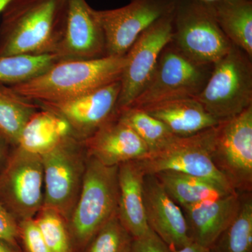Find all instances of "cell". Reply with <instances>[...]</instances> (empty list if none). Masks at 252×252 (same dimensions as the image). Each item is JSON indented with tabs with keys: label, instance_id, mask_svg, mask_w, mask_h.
<instances>
[{
	"label": "cell",
	"instance_id": "obj_1",
	"mask_svg": "<svg viewBox=\"0 0 252 252\" xmlns=\"http://www.w3.org/2000/svg\"><path fill=\"white\" fill-rule=\"evenodd\" d=\"M68 0H11L0 23V56L54 54L64 31Z\"/></svg>",
	"mask_w": 252,
	"mask_h": 252
},
{
	"label": "cell",
	"instance_id": "obj_2",
	"mask_svg": "<svg viewBox=\"0 0 252 252\" xmlns=\"http://www.w3.org/2000/svg\"><path fill=\"white\" fill-rule=\"evenodd\" d=\"M126 63V55L58 61L34 79L10 86L36 103L61 102L120 81Z\"/></svg>",
	"mask_w": 252,
	"mask_h": 252
},
{
	"label": "cell",
	"instance_id": "obj_3",
	"mask_svg": "<svg viewBox=\"0 0 252 252\" xmlns=\"http://www.w3.org/2000/svg\"><path fill=\"white\" fill-rule=\"evenodd\" d=\"M118 199V166H105L88 158L80 193L67 222L74 252L84 251L95 233L117 213Z\"/></svg>",
	"mask_w": 252,
	"mask_h": 252
},
{
	"label": "cell",
	"instance_id": "obj_4",
	"mask_svg": "<svg viewBox=\"0 0 252 252\" xmlns=\"http://www.w3.org/2000/svg\"><path fill=\"white\" fill-rule=\"evenodd\" d=\"M220 122L252 106V59L233 45L213 64L203 90L193 97Z\"/></svg>",
	"mask_w": 252,
	"mask_h": 252
},
{
	"label": "cell",
	"instance_id": "obj_5",
	"mask_svg": "<svg viewBox=\"0 0 252 252\" xmlns=\"http://www.w3.org/2000/svg\"><path fill=\"white\" fill-rule=\"evenodd\" d=\"M212 69L213 64L194 61L170 41L160 53L148 84L127 107L196 97L207 84Z\"/></svg>",
	"mask_w": 252,
	"mask_h": 252
},
{
	"label": "cell",
	"instance_id": "obj_6",
	"mask_svg": "<svg viewBox=\"0 0 252 252\" xmlns=\"http://www.w3.org/2000/svg\"><path fill=\"white\" fill-rule=\"evenodd\" d=\"M44 170V205L69 220L79 198L88 155L84 140L67 136L41 156Z\"/></svg>",
	"mask_w": 252,
	"mask_h": 252
},
{
	"label": "cell",
	"instance_id": "obj_7",
	"mask_svg": "<svg viewBox=\"0 0 252 252\" xmlns=\"http://www.w3.org/2000/svg\"><path fill=\"white\" fill-rule=\"evenodd\" d=\"M215 127L188 137L175 136L141 160H135L145 175L177 172L213 181L230 191V187L212 162L210 149Z\"/></svg>",
	"mask_w": 252,
	"mask_h": 252
},
{
	"label": "cell",
	"instance_id": "obj_8",
	"mask_svg": "<svg viewBox=\"0 0 252 252\" xmlns=\"http://www.w3.org/2000/svg\"><path fill=\"white\" fill-rule=\"evenodd\" d=\"M172 42L198 62L214 64L233 47L207 3L189 0L175 3Z\"/></svg>",
	"mask_w": 252,
	"mask_h": 252
},
{
	"label": "cell",
	"instance_id": "obj_9",
	"mask_svg": "<svg viewBox=\"0 0 252 252\" xmlns=\"http://www.w3.org/2000/svg\"><path fill=\"white\" fill-rule=\"evenodd\" d=\"M0 204L18 223L34 218L44 205L41 156L13 147L0 172Z\"/></svg>",
	"mask_w": 252,
	"mask_h": 252
},
{
	"label": "cell",
	"instance_id": "obj_10",
	"mask_svg": "<svg viewBox=\"0 0 252 252\" xmlns=\"http://www.w3.org/2000/svg\"><path fill=\"white\" fill-rule=\"evenodd\" d=\"M210 156L233 190L252 192V106L215 126Z\"/></svg>",
	"mask_w": 252,
	"mask_h": 252
},
{
	"label": "cell",
	"instance_id": "obj_11",
	"mask_svg": "<svg viewBox=\"0 0 252 252\" xmlns=\"http://www.w3.org/2000/svg\"><path fill=\"white\" fill-rule=\"evenodd\" d=\"M173 17L174 10L157 20L138 36L126 54L117 111L129 107L148 84L160 53L172 41Z\"/></svg>",
	"mask_w": 252,
	"mask_h": 252
},
{
	"label": "cell",
	"instance_id": "obj_12",
	"mask_svg": "<svg viewBox=\"0 0 252 252\" xmlns=\"http://www.w3.org/2000/svg\"><path fill=\"white\" fill-rule=\"evenodd\" d=\"M175 6L172 0H131L119 9H94L104 32L107 56H125L146 29Z\"/></svg>",
	"mask_w": 252,
	"mask_h": 252
},
{
	"label": "cell",
	"instance_id": "obj_13",
	"mask_svg": "<svg viewBox=\"0 0 252 252\" xmlns=\"http://www.w3.org/2000/svg\"><path fill=\"white\" fill-rule=\"evenodd\" d=\"M120 91L118 81L74 98L36 104L62 118L73 135L85 140L116 115Z\"/></svg>",
	"mask_w": 252,
	"mask_h": 252
},
{
	"label": "cell",
	"instance_id": "obj_14",
	"mask_svg": "<svg viewBox=\"0 0 252 252\" xmlns=\"http://www.w3.org/2000/svg\"><path fill=\"white\" fill-rule=\"evenodd\" d=\"M54 54L58 61L107 56L104 32L86 0H68L64 31Z\"/></svg>",
	"mask_w": 252,
	"mask_h": 252
},
{
	"label": "cell",
	"instance_id": "obj_15",
	"mask_svg": "<svg viewBox=\"0 0 252 252\" xmlns=\"http://www.w3.org/2000/svg\"><path fill=\"white\" fill-rule=\"evenodd\" d=\"M146 219L149 228L170 248H180L192 242L185 214L154 175L144 177Z\"/></svg>",
	"mask_w": 252,
	"mask_h": 252
},
{
	"label": "cell",
	"instance_id": "obj_16",
	"mask_svg": "<svg viewBox=\"0 0 252 252\" xmlns=\"http://www.w3.org/2000/svg\"><path fill=\"white\" fill-rule=\"evenodd\" d=\"M88 157L105 166H119L147 157L149 149L135 131L116 115L84 140Z\"/></svg>",
	"mask_w": 252,
	"mask_h": 252
},
{
	"label": "cell",
	"instance_id": "obj_17",
	"mask_svg": "<svg viewBox=\"0 0 252 252\" xmlns=\"http://www.w3.org/2000/svg\"><path fill=\"white\" fill-rule=\"evenodd\" d=\"M241 194L235 191L221 198L182 208L192 241L211 248L238 214Z\"/></svg>",
	"mask_w": 252,
	"mask_h": 252
},
{
	"label": "cell",
	"instance_id": "obj_18",
	"mask_svg": "<svg viewBox=\"0 0 252 252\" xmlns=\"http://www.w3.org/2000/svg\"><path fill=\"white\" fill-rule=\"evenodd\" d=\"M144 177L136 161L124 162L118 166V217L133 238L152 231L144 210Z\"/></svg>",
	"mask_w": 252,
	"mask_h": 252
},
{
	"label": "cell",
	"instance_id": "obj_19",
	"mask_svg": "<svg viewBox=\"0 0 252 252\" xmlns=\"http://www.w3.org/2000/svg\"><path fill=\"white\" fill-rule=\"evenodd\" d=\"M139 108L163 123L178 137L195 135L220 122L193 97L170 99Z\"/></svg>",
	"mask_w": 252,
	"mask_h": 252
},
{
	"label": "cell",
	"instance_id": "obj_20",
	"mask_svg": "<svg viewBox=\"0 0 252 252\" xmlns=\"http://www.w3.org/2000/svg\"><path fill=\"white\" fill-rule=\"evenodd\" d=\"M71 135L70 127L64 119L51 111L40 108L26 123L17 146L41 156Z\"/></svg>",
	"mask_w": 252,
	"mask_h": 252
},
{
	"label": "cell",
	"instance_id": "obj_21",
	"mask_svg": "<svg viewBox=\"0 0 252 252\" xmlns=\"http://www.w3.org/2000/svg\"><path fill=\"white\" fill-rule=\"evenodd\" d=\"M172 200L184 208L221 198L230 191L213 181L177 172H161L154 175Z\"/></svg>",
	"mask_w": 252,
	"mask_h": 252
},
{
	"label": "cell",
	"instance_id": "obj_22",
	"mask_svg": "<svg viewBox=\"0 0 252 252\" xmlns=\"http://www.w3.org/2000/svg\"><path fill=\"white\" fill-rule=\"evenodd\" d=\"M210 5L230 42L252 59V0H220Z\"/></svg>",
	"mask_w": 252,
	"mask_h": 252
},
{
	"label": "cell",
	"instance_id": "obj_23",
	"mask_svg": "<svg viewBox=\"0 0 252 252\" xmlns=\"http://www.w3.org/2000/svg\"><path fill=\"white\" fill-rule=\"evenodd\" d=\"M40 107L10 86L0 83V132L13 147L18 145L23 128Z\"/></svg>",
	"mask_w": 252,
	"mask_h": 252
},
{
	"label": "cell",
	"instance_id": "obj_24",
	"mask_svg": "<svg viewBox=\"0 0 252 252\" xmlns=\"http://www.w3.org/2000/svg\"><path fill=\"white\" fill-rule=\"evenodd\" d=\"M210 251L252 252V192L242 193L238 214Z\"/></svg>",
	"mask_w": 252,
	"mask_h": 252
},
{
	"label": "cell",
	"instance_id": "obj_25",
	"mask_svg": "<svg viewBox=\"0 0 252 252\" xmlns=\"http://www.w3.org/2000/svg\"><path fill=\"white\" fill-rule=\"evenodd\" d=\"M58 62L54 54L0 56V83L14 86L31 80Z\"/></svg>",
	"mask_w": 252,
	"mask_h": 252
},
{
	"label": "cell",
	"instance_id": "obj_26",
	"mask_svg": "<svg viewBox=\"0 0 252 252\" xmlns=\"http://www.w3.org/2000/svg\"><path fill=\"white\" fill-rule=\"evenodd\" d=\"M117 114L143 140L149 152L161 147L175 136L163 123L143 109L127 107L118 110Z\"/></svg>",
	"mask_w": 252,
	"mask_h": 252
},
{
	"label": "cell",
	"instance_id": "obj_27",
	"mask_svg": "<svg viewBox=\"0 0 252 252\" xmlns=\"http://www.w3.org/2000/svg\"><path fill=\"white\" fill-rule=\"evenodd\" d=\"M51 252H74L67 222L51 207L43 206L34 218Z\"/></svg>",
	"mask_w": 252,
	"mask_h": 252
},
{
	"label": "cell",
	"instance_id": "obj_28",
	"mask_svg": "<svg viewBox=\"0 0 252 252\" xmlns=\"http://www.w3.org/2000/svg\"><path fill=\"white\" fill-rule=\"evenodd\" d=\"M132 240L117 213L95 233L82 252H130Z\"/></svg>",
	"mask_w": 252,
	"mask_h": 252
},
{
	"label": "cell",
	"instance_id": "obj_29",
	"mask_svg": "<svg viewBox=\"0 0 252 252\" xmlns=\"http://www.w3.org/2000/svg\"><path fill=\"white\" fill-rule=\"evenodd\" d=\"M20 243L26 252H51L34 219L18 223Z\"/></svg>",
	"mask_w": 252,
	"mask_h": 252
},
{
	"label": "cell",
	"instance_id": "obj_30",
	"mask_svg": "<svg viewBox=\"0 0 252 252\" xmlns=\"http://www.w3.org/2000/svg\"><path fill=\"white\" fill-rule=\"evenodd\" d=\"M0 239L20 249L18 223L0 204Z\"/></svg>",
	"mask_w": 252,
	"mask_h": 252
},
{
	"label": "cell",
	"instance_id": "obj_31",
	"mask_svg": "<svg viewBox=\"0 0 252 252\" xmlns=\"http://www.w3.org/2000/svg\"><path fill=\"white\" fill-rule=\"evenodd\" d=\"M130 252H172L165 242L152 230L139 238H133Z\"/></svg>",
	"mask_w": 252,
	"mask_h": 252
},
{
	"label": "cell",
	"instance_id": "obj_32",
	"mask_svg": "<svg viewBox=\"0 0 252 252\" xmlns=\"http://www.w3.org/2000/svg\"><path fill=\"white\" fill-rule=\"evenodd\" d=\"M13 147L12 144L0 132V172L6 165Z\"/></svg>",
	"mask_w": 252,
	"mask_h": 252
},
{
	"label": "cell",
	"instance_id": "obj_33",
	"mask_svg": "<svg viewBox=\"0 0 252 252\" xmlns=\"http://www.w3.org/2000/svg\"><path fill=\"white\" fill-rule=\"evenodd\" d=\"M170 249L172 252H212L210 248H205L193 241L182 248Z\"/></svg>",
	"mask_w": 252,
	"mask_h": 252
},
{
	"label": "cell",
	"instance_id": "obj_34",
	"mask_svg": "<svg viewBox=\"0 0 252 252\" xmlns=\"http://www.w3.org/2000/svg\"><path fill=\"white\" fill-rule=\"evenodd\" d=\"M0 252H21L20 249L15 248L10 244L0 239Z\"/></svg>",
	"mask_w": 252,
	"mask_h": 252
},
{
	"label": "cell",
	"instance_id": "obj_35",
	"mask_svg": "<svg viewBox=\"0 0 252 252\" xmlns=\"http://www.w3.org/2000/svg\"><path fill=\"white\" fill-rule=\"evenodd\" d=\"M11 1V0H0V14L2 12L6 5L9 4Z\"/></svg>",
	"mask_w": 252,
	"mask_h": 252
},
{
	"label": "cell",
	"instance_id": "obj_36",
	"mask_svg": "<svg viewBox=\"0 0 252 252\" xmlns=\"http://www.w3.org/2000/svg\"><path fill=\"white\" fill-rule=\"evenodd\" d=\"M196 1H201V2L210 4V3L215 2V1H220V0H196Z\"/></svg>",
	"mask_w": 252,
	"mask_h": 252
}]
</instances>
